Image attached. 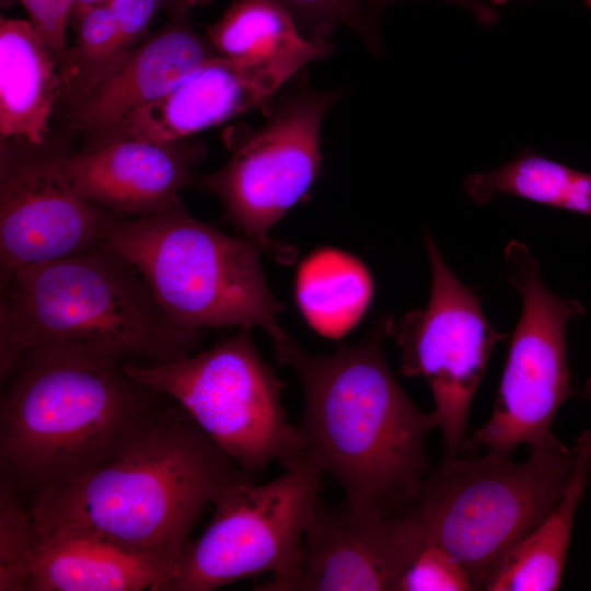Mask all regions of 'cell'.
I'll use <instances>...</instances> for the list:
<instances>
[{
    "label": "cell",
    "instance_id": "5bb4252c",
    "mask_svg": "<svg viewBox=\"0 0 591 591\" xmlns=\"http://www.w3.org/2000/svg\"><path fill=\"white\" fill-rule=\"evenodd\" d=\"M316 60L311 54L259 61L217 55L164 97L132 115L112 137L163 142L190 138L266 103Z\"/></svg>",
    "mask_w": 591,
    "mask_h": 591
},
{
    "label": "cell",
    "instance_id": "484cf974",
    "mask_svg": "<svg viewBox=\"0 0 591 591\" xmlns=\"http://www.w3.org/2000/svg\"><path fill=\"white\" fill-rule=\"evenodd\" d=\"M35 530L28 509L16 498L15 489L1 480L0 487V571L13 566L27 551Z\"/></svg>",
    "mask_w": 591,
    "mask_h": 591
},
{
    "label": "cell",
    "instance_id": "52a82bcc",
    "mask_svg": "<svg viewBox=\"0 0 591 591\" xmlns=\"http://www.w3.org/2000/svg\"><path fill=\"white\" fill-rule=\"evenodd\" d=\"M123 367L184 408L251 474L274 461L286 466L301 454L297 425L288 421L281 403L285 383L262 358L250 327L196 355Z\"/></svg>",
    "mask_w": 591,
    "mask_h": 591
},
{
    "label": "cell",
    "instance_id": "ba28073f",
    "mask_svg": "<svg viewBox=\"0 0 591 591\" xmlns=\"http://www.w3.org/2000/svg\"><path fill=\"white\" fill-rule=\"evenodd\" d=\"M285 467L270 482L242 480L217 498L207 529L188 543L164 591H210L268 571L271 579L254 590H287L324 474L301 454Z\"/></svg>",
    "mask_w": 591,
    "mask_h": 591
},
{
    "label": "cell",
    "instance_id": "d4e9b609",
    "mask_svg": "<svg viewBox=\"0 0 591 591\" xmlns=\"http://www.w3.org/2000/svg\"><path fill=\"white\" fill-rule=\"evenodd\" d=\"M471 590L475 587L461 561L445 548L427 542L399 584V591Z\"/></svg>",
    "mask_w": 591,
    "mask_h": 591
},
{
    "label": "cell",
    "instance_id": "4316f807",
    "mask_svg": "<svg viewBox=\"0 0 591 591\" xmlns=\"http://www.w3.org/2000/svg\"><path fill=\"white\" fill-rule=\"evenodd\" d=\"M19 1L27 11L30 21L56 56L61 74H63L70 51L68 25L71 23L73 0Z\"/></svg>",
    "mask_w": 591,
    "mask_h": 591
},
{
    "label": "cell",
    "instance_id": "30bf717a",
    "mask_svg": "<svg viewBox=\"0 0 591 591\" xmlns=\"http://www.w3.org/2000/svg\"><path fill=\"white\" fill-rule=\"evenodd\" d=\"M337 90L302 88L285 95L265 124L232 146L219 170L197 176L225 218L268 252L271 228L298 204L320 175L321 135Z\"/></svg>",
    "mask_w": 591,
    "mask_h": 591
},
{
    "label": "cell",
    "instance_id": "8fae6325",
    "mask_svg": "<svg viewBox=\"0 0 591 591\" xmlns=\"http://www.w3.org/2000/svg\"><path fill=\"white\" fill-rule=\"evenodd\" d=\"M425 244L432 274L429 302L394 323L391 337L401 349V372L424 378L431 390L443 460H451L467 439L471 405L491 351L509 335L490 324L480 298L449 267L431 234Z\"/></svg>",
    "mask_w": 591,
    "mask_h": 591
},
{
    "label": "cell",
    "instance_id": "5b68a950",
    "mask_svg": "<svg viewBox=\"0 0 591 591\" xmlns=\"http://www.w3.org/2000/svg\"><path fill=\"white\" fill-rule=\"evenodd\" d=\"M103 245L135 267L179 327L259 326L271 338L285 332L277 318L285 306L260 263L265 247L195 218L183 204L153 215L118 217Z\"/></svg>",
    "mask_w": 591,
    "mask_h": 591
},
{
    "label": "cell",
    "instance_id": "9c48e42d",
    "mask_svg": "<svg viewBox=\"0 0 591 591\" xmlns=\"http://www.w3.org/2000/svg\"><path fill=\"white\" fill-rule=\"evenodd\" d=\"M507 279L521 294L522 312L509 352L493 414L467 438L462 452L507 455L526 444L531 450L565 445L553 432L563 404L577 395L570 382L566 331L584 314L573 299H561L544 283L538 263L517 240L505 248Z\"/></svg>",
    "mask_w": 591,
    "mask_h": 591
},
{
    "label": "cell",
    "instance_id": "f1b7e54d",
    "mask_svg": "<svg viewBox=\"0 0 591 591\" xmlns=\"http://www.w3.org/2000/svg\"><path fill=\"white\" fill-rule=\"evenodd\" d=\"M209 2L211 0H164V7L174 21H183L193 8Z\"/></svg>",
    "mask_w": 591,
    "mask_h": 591
},
{
    "label": "cell",
    "instance_id": "7a4b0ae2",
    "mask_svg": "<svg viewBox=\"0 0 591 591\" xmlns=\"http://www.w3.org/2000/svg\"><path fill=\"white\" fill-rule=\"evenodd\" d=\"M251 478L254 474L170 399L121 453L43 493L28 511L37 524L93 531L171 575L206 508L228 487Z\"/></svg>",
    "mask_w": 591,
    "mask_h": 591
},
{
    "label": "cell",
    "instance_id": "ac0fdd59",
    "mask_svg": "<svg viewBox=\"0 0 591 591\" xmlns=\"http://www.w3.org/2000/svg\"><path fill=\"white\" fill-rule=\"evenodd\" d=\"M63 93L58 60L30 20H0V136L42 149Z\"/></svg>",
    "mask_w": 591,
    "mask_h": 591
},
{
    "label": "cell",
    "instance_id": "ffe728a7",
    "mask_svg": "<svg viewBox=\"0 0 591 591\" xmlns=\"http://www.w3.org/2000/svg\"><path fill=\"white\" fill-rule=\"evenodd\" d=\"M374 285L366 265L344 251L322 247L300 265L296 300L308 324L324 337L338 339L361 320Z\"/></svg>",
    "mask_w": 591,
    "mask_h": 591
},
{
    "label": "cell",
    "instance_id": "277c9868",
    "mask_svg": "<svg viewBox=\"0 0 591 591\" xmlns=\"http://www.w3.org/2000/svg\"><path fill=\"white\" fill-rule=\"evenodd\" d=\"M0 281L2 382L31 350L155 362L192 355L204 337L175 325L135 267L104 245L16 268Z\"/></svg>",
    "mask_w": 591,
    "mask_h": 591
},
{
    "label": "cell",
    "instance_id": "83f0119b",
    "mask_svg": "<svg viewBox=\"0 0 591 591\" xmlns=\"http://www.w3.org/2000/svg\"><path fill=\"white\" fill-rule=\"evenodd\" d=\"M398 0H363L370 19L376 24L382 10ZM457 4L468 11L480 24L490 26L499 19V13L491 3L485 0H441Z\"/></svg>",
    "mask_w": 591,
    "mask_h": 591
},
{
    "label": "cell",
    "instance_id": "f546056e",
    "mask_svg": "<svg viewBox=\"0 0 591 591\" xmlns=\"http://www.w3.org/2000/svg\"><path fill=\"white\" fill-rule=\"evenodd\" d=\"M108 0H73L71 22H74L89 9L106 3Z\"/></svg>",
    "mask_w": 591,
    "mask_h": 591
},
{
    "label": "cell",
    "instance_id": "d6986e66",
    "mask_svg": "<svg viewBox=\"0 0 591 591\" xmlns=\"http://www.w3.org/2000/svg\"><path fill=\"white\" fill-rule=\"evenodd\" d=\"M575 467L559 501L544 520L500 560L487 578V591L559 589L579 505L591 476V429L572 447Z\"/></svg>",
    "mask_w": 591,
    "mask_h": 591
},
{
    "label": "cell",
    "instance_id": "44dd1931",
    "mask_svg": "<svg viewBox=\"0 0 591 591\" xmlns=\"http://www.w3.org/2000/svg\"><path fill=\"white\" fill-rule=\"evenodd\" d=\"M206 38L219 56L244 61L298 54L323 59L333 53L328 40L308 37L292 15L273 0H234L208 26Z\"/></svg>",
    "mask_w": 591,
    "mask_h": 591
},
{
    "label": "cell",
    "instance_id": "9a60e30c",
    "mask_svg": "<svg viewBox=\"0 0 591 591\" xmlns=\"http://www.w3.org/2000/svg\"><path fill=\"white\" fill-rule=\"evenodd\" d=\"M204 155V146L190 138L163 142L109 137L65 154L63 166L74 188L89 201L135 218L182 204L179 192L196 185L194 166Z\"/></svg>",
    "mask_w": 591,
    "mask_h": 591
},
{
    "label": "cell",
    "instance_id": "e0dca14e",
    "mask_svg": "<svg viewBox=\"0 0 591 591\" xmlns=\"http://www.w3.org/2000/svg\"><path fill=\"white\" fill-rule=\"evenodd\" d=\"M217 55L186 20H173L72 108L73 124L95 140L112 137L132 115L164 97Z\"/></svg>",
    "mask_w": 591,
    "mask_h": 591
},
{
    "label": "cell",
    "instance_id": "4fadbf2b",
    "mask_svg": "<svg viewBox=\"0 0 591 591\" xmlns=\"http://www.w3.org/2000/svg\"><path fill=\"white\" fill-rule=\"evenodd\" d=\"M425 544L410 509L380 513L318 501L286 591H399Z\"/></svg>",
    "mask_w": 591,
    "mask_h": 591
},
{
    "label": "cell",
    "instance_id": "1f68e13d",
    "mask_svg": "<svg viewBox=\"0 0 591 591\" xmlns=\"http://www.w3.org/2000/svg\"><path fill=\"white\" fill-rule=\"evenodd\" d=\"M515 0H490L493 5H503Z\"/></svg>",
    "mask_w": 591,
    "mask_h": 591
},
{
    "label": "cell",
    "instance_id": "cb8c5ba5",
    "mask_svg": "<svg viewBox=\"0 0 591 591\" xmlns=\"http://www.w3.org/2000/svg\"><path fill=\"white\" fill-rule=\"evenodd\" d=\"M287 10L302 32L312 39L328 40L338 26L356 34L373 54L382 44L376 24L370 19L363 0H273Z\"/></svg>",
    "mask_w": 591,
    "mask_h": 591
},
{
    "label": "cell",
    "instance_id": "7c38bea8",
    "mask_svg": "<svg viewBox=\"0 0 591 591\" xmlns=\"http://www.w3.org/2000/svg\"><path fill=\"white\" fill-rule=\"evenodd\" d=\"M66 153L2 143L0 277L16 268L70 257L103 245L123 216L84 198L72 185Z\"/></svg>",
    "mask_w": 591,
    "mask_h": 591
},
{
    "label": "cell",
    "instance_id": "7402d4cb",
    "mask_svg": "<svg viewBox=\"0 0 591 591\" xmlns=\"http://www.w3.org/2000/svg\"><path fill=\"white\" fill-rule=\"evenodd\" d=\"M463 187L477 205L510 195L591 217V173L525 148L506 164L468 175Z\"/></svg>",
    "mask_w": 591,
    "mask_h": 591
},
{
    "label": "cell",
    "instance_id": "8992f818",
    "mask_svg": "<svg viewBox=\"0 0 591 591\" xmlns=\"http://www.w3.org/2000/svg\"><path fill=\"white\" fill-rule=\"evenodd\" d=\"M573 467L575 451L566 444L531 450L522 463L491 452L443 460L410 510L425 541L454 555L483 590L506 554L559 501Z\"/></svg>",
    "mask_w": 591,
    "mask_h": 591
},
{
    "label": "cell",
    "instance_id": "2e32d148",
    "mask_svg": "<svg viewBox=\"0 0 591 591\" xmlns=\"http://www.w3.org/2000/svg\"><path fill=\"white\" fill-rule=\"evenodd\" d=\"M34 524L27 551L0 571L1 591H164L170 571L151 558L86 529Z\"/></svg>",
    "mask_w": 591,
    "mask_h": 591
},
{
    "label": "cell",
    "instance_id": "603a6c76",
    "mask_svg": "<svg viewBox=\"0 0 591 591\" xmlns=\"http://www.w3.org/2000/svg\"><path fill=\"white\" fill-rule=\"evenodd\" d=\"M76 39L63 71V93L77 106L90 95L137 47L121 34L109 4L85 11L76 21Z\"/></svg>",
    "mask_w": 591,
    "mask_h": 591
},
{
    "label": "cell",
    "instance_id": "6da1fadb",
    "mask_svg": "<svg viewBox=\"0 0 591 591\" xmlns=\"http://www.w3.org/2000/svg\"><path fill=\"white\" fill-rule=\"evenodd\" d=\"M393 325L381 314L360 341L325 356L305 351L286 332L273 338L276 359L294 370L303 390L301 455L334 478L348 506L380 513L410 509L431 473L426 440L439 426L386 362Z\"/></svg>",
    "mask_w": 591,
    "mask_h": 591
},
{
    "label": "cell",
    "instance_id": "3957f363",
    "mask_svg": "<svg viewBox=\"0 0 591 591\" xmlns=\"http://www.w3.org/2000/svg\"><path fill=\"white\" fill-rule=\"evenodd\" d=\"M0 403L1 480L45 491L121 453L170 401L123 363L74 354H23Z\"/></svg>",
    "mask_w": 591,
    "mask_h": 591
},
{
    "label": "cell",
    "instance_id": "4dcf8cb0",
    "mask_svg": "<svg viewBox=\"0 0 591 591\" xmlns=\"http://www.w3.org/2000/svg\"><path fill=\"white\" fill-rule=\"evenodd\" d=\"M577 394L591 402V378L584 383L581 391H577Z\"/></svg>",
    "mask_w": 591,
    "mask_h": 591
},
{
    "label": "cell",
    "instance_id": "d6a6232c",
    "mask_svg": "<svg viewBox=\"0 0 591 591\" xmlns=\"http://www.w3.org/2000/svg\"><path fill=\"white\" fill-rule=\"evenodd\" d=\"M586 2L587 5H589L591 8V0H583Z\"/></svg>",
    "mask_w": 591,
    "mask_h": 591
}]
</instances>
